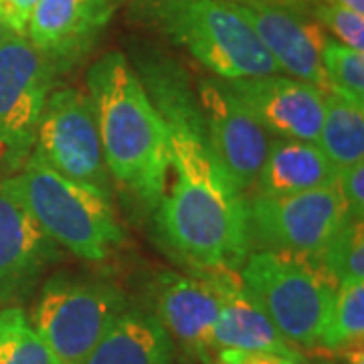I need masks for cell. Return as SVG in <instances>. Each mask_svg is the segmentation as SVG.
I'll use <instances>...</instances> for the list:
<instances>
[{
  "mask_svg": "<svg viewBox=\"0 0 364 364\" xmlns=\"http://www.w3.org/2000/svg\"><path fill=\"white\" fill-rule=\"evenodd\" d=\"M168 128L170 188L158 203L166 243L195 272H239L251 253L245 195L213 156L198 100L158 105Z\"/></svg>",
  "mask_w": 364,
  "mask_h": 364,
  "instance_id": "6da1fadb",
  "label": "cell"
},
{
  "mask_svg": "<svg viewBox=\"0 0 364 364\" xmlns=\"http://www.w3.org/2000/svg\"><path fill=\"white\" fill-rule=\"evenodd\" d=\"M112 181L156 208L168 186V128L122 51L97 57L85 75Z\"/></svg>",
  "mask_w": 364,
  "mask_h": 364,
  "instance_id": "7a4b0ae2",
  "label": "cell"
},
{
  "mask_svg": "<svg viewBox=\"0 0 364 364\" xmlns=\"http://www.w3.org/2000/svg\"><path fill=\"white\" fill-rule=\"evenodd\" d=\"M134 14L217 79L282 73L229 0H136Z\"/></svg>",
  "mask_w": 364,
  "mask_h": 364,
  "instance_id": "3957f363",
  "label": "cell"
},
{
  "mask_svg": "<svg viewBox=\"0 0 364 364\" xmlns=\"http://www.w3.org/2000/svg\"><path fill=\"white\" fill-rule=\"evenodd\" d=\"M239 277L277 332L296 348H316L330 316L338 284L320 259L255 249L239 267Z\"/></svg>",
  "mask_w": 364,
  "mask_h": 364,
  "instance_id": "277c9868",
  "label": "cell"
},
{
  "mask_svg": "<svg viewBox=\"0 0 364 364\" xmlns=\"http://www.w3.org/2000/svg\"><path fill=\"white\" fill-rule=\"evenodd\" d=\"M13 181L41 229L79 259L100 263L122 245L124 231L112 200L69 181L35 152Z\"/></svg>",
  "mask_w": 364,
  "mask_h": 364,
  "instance_id": "5b68a950",
  "label": "cell"
},
{
  "mask_svg": "<svg viewBox=\"0 0 364 364\" xmlns=\"http://www.w3.org/2000/svg\"><path fill=\"white\" fill-rule=\"evenodd\" d=\"M128 308L107 279L57 273L47 279L28 318L55 364H85L117 316Z\"/></svg>",
  "mask_w": 364,
  "mask_h": 364,
  "instance_id": "8992f818",
  "label": "cell"
},
{
  "mask_svg": "<svg viewBox=\"0 0 364 364\" xmlns=\"http://www.w3.org/2000/svg\"><path fill=\"white\" fill-rule=\"evenodd\" d=\"M33 152L53 170L105 198H114L112 174L95 107L87 90L57 87L43 107Z\"/></svg>",
  "mask_w": 364,
  "mask_h": 364,
  "instance_id": "52a82bcc",
  "label": "cell"
},
{
  "mask_svg": "<svg viewBox=\"0 0 364 364\" xmlns=\"http://www.w3.org/2000/svg\"><path fill=\"white\" fill-rule=\"evenodd\" d=\"M57 77V69L26 35L13 33L0 45V178L16 174L31 156Z\"/></svg>",
  "mask_w": 364,
  "mask_h": 364,
  "instance_id": "ba28073f",
  "label": "cell"
},
{
  "mask_svg": "<svg viewBox=\"0 0 364 364\" xmlns=\"http://www.w3.org/2000/svg\"><path fill=\"white\" fill-rule=\"evenodd\" d=\"M245 208L251 247L289 251L316 259L348 221L336 184L294 195L251 193Z\"/></svg>",
  "mask_w": 364,
  "mask_h": 364,
  "instance_id": "9c48e42d",
  "label": "cell"
},
{
  "mask_svg": "<svg viewBox=\"0 0 364 364\" xmlns=\"http://www.w3.org/2000/svg\"><path fill=\"white\" fill-rule=\"evenodd\" d=\"M196 100L213 156L229 174L235 186L247 195L267 156L272 136L223 85L221 79L213 75L200 79Z\"/></svg>",
  "mask_w": 364,
  "mask_h": 364,
  "instance_id": "30bf717a",
  "label": "cell"
},
{
  "mask_svg": "<svg viewBox=\"0 0 364 364\" xmlns=\"http://www.w3.org/2000/svg\"><path fill=\"white\" fill-rule=\"evenodd\" d=\"M221 81L272 138L318 144L324 119L320 87L284 73Z\"/></svg>",
  "mask_w": 364,
  "mask_h": 364,
  "instance_id": "8fae6325",
  "label": "cell"
},
{
  "mask_svg": "<svg viewBox=\"0 0 364 364\" xmlns=\"http://www.w3.org/2000/svg\"><path fill=\"white\" fill-rule=\"evenodd\" d=\"M261 41L263 49L289 77L330 91L322 67V47L330 39L318 23L273 0H229Z\"/></svg>",
  "mask_w": 364,
  "mask_h": 364,
  "instance_id": "7c38bea8",
  "label": "cell"
},
{
  "mask_svg": "<svg viewBox=\"0 0 364 364\" xmlns=\"http://www.w3.org/2000/svg\"><path fill=\"white\" fill-rule=\"evenodd\" d=\"M61 257V247L31 215L13 176L0 178V304H13Z\"/></svg>",
  "mask_w": 364,
  "mask_h": 364,
  "instance_id": "4fadbf2b",
  "label": "cell"
},
{
  "mask_svg": "<svg viewBox=\"0 0 364 364\" xmlns=\"http://www.w3.org/2000/svg\"><path fill=\"white\" fill-rule=\"evenodd\" d=\"M114 6L112 0H37L26 23V39L61 75L93 49Z\"/></svg>",
  "mask_w": 364,
  "mask_h": 364,
  "instance_id": "5bb4252c",
  "label": "cell"
},
{
  "mask_svg": "<svg viewBox=\"0 0 364 364\" xmlns=\"http://www.w3.org/2000/svg\"><path fill=\"white\" fill-rule=\"evenodd\" d=\"M152 308L170 338L198 363L207 364L217 356L213 332L219 318V296L207 277L160 273L152 286Z\"/></svg>",
  "mask_w": 364,
  "mask_h": 364,
  "instance_id": "9a60e30c",
  "label": "cell"
},
{
  "mask_svg": "<svg viewBox=\"0 0 364 364\" xmlns=\"http://www.w3.org/2000/svg\"><path fill=\"white\" fill-rule=\"evenodd\" d=\"M196 273L207 277L219 296V318L213 332L215 350L273 352L291 358H304L298 348L277 332L272 320L249 296L239 272L219 269Z\"/></svg>",
  "mask_w": 364,
  "mask_h": 364,
  "instance_id": "2e32d148",
  "label": "cell"
},
{
  "mask_svg": "<svg viewBox=\"0 0 364 364\" xmlns=\"http://www.w3.org/2000/svg\"><path fill=\"white\" fill-rule=\"evenodd\" d=\"M338 168L314 142L272 138L251 193L294 195L334 186Z\"/></svg>",
  "mask_w": 364,
  "mask_h": 364,
  "instance_id": "e0dca14e",
  "label": "cell"
},
{
  "mask_svg": "<svg viewBox=\"0 0 364 364\" xmlns=\"http://www.w3.org/2000/svg\"><path fill=\"white\" fill-rule=\"evenodd\" d=\"M174 340L152 312L126 308L85 364H172Z\"/></svg>",
  "mask_w": 364,
  "mask_h": 364,
  "instance_id": "ac0fdd59",
  "label": "cell"
},
{
  "mask_svg": "<svg viewBox=\"0 0 364 364\" xmlns=\"http://www.w3.org/2000/svg\"><path fill=\"white\" fill-rule=\"evenodd\" d=\"M318 146L336 168L364 162V107L324 91V119Z\"/></svg>",
  "mask_w": 364,
  "mask_h": 364,
  "instance_id": "d6986e66",
  "label": "cell"
},
{
  "mask_svg": "<svg viewBox=\"0 0 364 364\" xmlns=\"http://www.w3.org/2000/svg\"><path fill=\"white\" fill-rule=\"evenodd\" d=\"M364 338V279L340 284L320 336L322 348L344 350Z\"/></svg>",
  "mask_w": 364,
  "mask_h": 364,
  "instance_id": "ffe728a7",
  "label": "cell"
},
{
  "mask_svg": "<svg viewBox=\"0 0 364 364\" xmlns=\"http://www.w3.org/2000/svg\"><path fill=\"white\" fill-rule=\"evenodd\" d=\"M0 364H55L23 308L0 310Z\"/></svg>",
  "mask_w": 364,
  "mask_h": 364,
  "instance_id": "44dd1931",
  "label": "cell"
},
{
  "mask_svg": "<svg viewBox=\"0 0 364 364\" xmlns=\"http://www.w3.org/2000/svg\"><path fill=\"white\" fill-rule=\"evenodd\" d=\"M318 259L338 286L364 279L363 219L348 217V221L342 225V229L334 235Z\"/></svg>",
  "mask_w": 364,
  "mask_h": 364,
  "instance_id": "7402d4cb",
  "label": "cell"
},
{
  "mask_svg": "<svg viewBox=\"0 0 364 364\" xmlns=\"http://www.w3.org/2000/svg\"><path fill=\"white\" fill-rule=\"evenodd\" d=\"M320 59L330 91L364 107V53L330 37L322 47Z\"/></svg>",
  "mask_w": 364,
  "mask_h": 364,
  "instance_id": "603a6c76",
  "label": "cell"
},
{
  "mask_svg": "<svg viewBox=\"0 0 364 364\" xmlns=\"http://www.w3.org/2000/svg\"><path fill=\"white\" fill-rule=\"evenodd\" d=\"M304 14L322 26L332 39L364 53V14L352 13L334 0H306Z\"/></svg>",
  "mask_w": 364,
  "mask_h": 364,
  "instance_id": "cb8c5ba5",
  "label": "cell"
},
{
  "mask_svg": "<svg viewBox=\"0 0 364 364\" xmlns=\"http://www.w3.org/2000/svg\"><path fill=\"white\" fill-rule=\"evenodd\" d=\"M336 188L346 205L348 217L363 219L364 215V162L338 168Z\"/></svg>",
  "mask_w": 364,
  "mask_h": 364,
  "instance_id": "d4e9b609",
  "label": "cell"
},
{
  "mask_svg": "<svg viewBox=\"0 0 364 364\" xmlns=\"http://www.w3.org/2000/svg\"><path fill=\"white\" fill-rule=\"evenodd\" d=\"M217 358L225 364H306L304 358H291L273 352H241L219 350Z\"/></svg>",
  "mask_w": 364,
  "mask_h": 364,
  "instance_id": "484cf974",
  "label": "cell"
},
{
  "mask_svg": "<svg viewBox=\"0 0 364 364\" xmlns=\"http://www.w3.org/2000/svg\"><path fill=\"white\" fill-rule=\"evenodd\" d=\"M37 0H2L0 2V18L9 25V28L16 35H25L26 23L31 11Z\"/></svg>",
  "mask_w": 364,
  "mask_h": 364,
  "instance_id": "4316f807",
  "label": "cell"
},
{
  "mask_svg": "<svg viewBox=\"0 0 364 364\" xmlns=\"http://www.w3.org/2000/svg\"><path fill=\"white\" fill-rule=\"evenodd\" d=\"M344 356H346V363L344 364H364V350H363V342L354 344V346H348L344 348Z\"/></svg>",
  "mask_w": 364,
  "mask_h": 364,
  "instance_id": "83f0119b",
  "label": "cell"
},
{
  "mask_svg": "<svg viewBox=\"0 0 364 364\" xmlns=\"http://www.w3.org/2000/svg\"><path fill=\"white\" fill-rule=\"evenodd\" d=\"M334 2L344 6V9H348L352 13L364 14V0H334Z\"/></svg>",
  "mask_w": 364,
  "mask_h": 364,
  "instance_id": "f1b7e54d",
  "label": "cell"
},
{
  "mask_svg": "<svg viewBox=\"0 0 364 364\" xmlns=\"http://www.w3.org/2000/svg\"><path fill=\"white\" fill-rule=\"evenodd\" d=\"M11 35H13V31L9 28V25H6V23L2 21V18H0V45H2L4 41L9 39Z\"/></svg>",
  "mask_w": 364,
  "mask_h": 364,
  "instance_id": "f546056e",
  "label": "cell"
},
{
  "mask_svg": "<svg viewBox=\"0 0 364 364\" xmlns=\"http://www.w3.org/2000/svg\"><path fill=\"white\" fill-rule=\"evenodd\" d=\"M207 364H225V363H221V360H219V358L215 356V358H213V360H210V363H207Z\"/></svg>",
  "mask_w": 364,
  "mask_h": 364,
  "instance_id": "4dcf8cb0",
  "label": "cell"
},
{
  "mask_svg": "<svg viewBox=\"0 0 364 364\" xmlns=\"http://www.w3.org/2000/svg\"><path fill=\"white\" fill-rule=\"evenodd\" d=\"M318 364H344V363H334V360H322V363Z\"/></svg>",
  "mask_w": 364,
  "mask_h": 364,
  "instance_id": "1f68e13d",
  "label": "cell"
},
{
  "mask_svg": "<svg viewBox=\"0 0 364 364\" xmlns=\"http://www.w3.org/2000/svg\"><path fill=\"white\" fill-rule=\"evenodd\" d=\"M112 2H114V4H116V2H124V0H112Z\"/></svg>",
  "mask_w": 364,
  "mask_h": 364,
  "instance_id": "d6a6232c",
  "label": "cell"
},
{
  "mask_svg": "<svg viewBox=\"0 0 364 364\" xmlns=\"http://www.w3.org/2000/svg\"><path fill=\"white\" fill-rule=\"evenodd\" d=\"M0 2H2V0H0Z\"/></svg>",
  "mask_w": 364,
  "mask_h": 364,
  "instance_id": "836d02e7",
  "label": "cell"
}]
</instances>
